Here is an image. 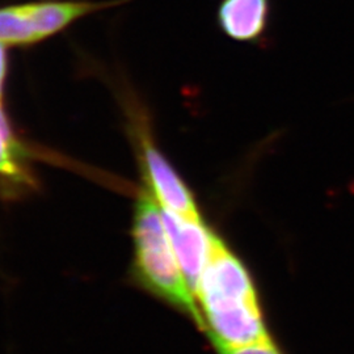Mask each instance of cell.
Returning <instances> with one entry per match:
<instances>
[{
  "mask_svg": "<svg viewBox=\"0 0 354 354\" xmlns=\"http://www.w3.org/2000/svg\"><path fill=\"white\" fill-rule=\"evenodd\" d=\"M133 238L140 282L168 304L180 308L203 329L194 294L185 281L165 230L162 209L150 187L140 190L136 205Z\"/></svg>",
  "mask_w": 354,
  "mask_h": 354,
  "instance_id": "6da1fadb",
  "label": "cell"
},
{
  "mask_svg": "<svg viewBox=\"0 0 354 354\" xmlns=\"http://www.w3.org/2000/svg\"><path fill=\"white\" fill-rule=\"evenodd\" d=\"M160 209L178 266L190 290L196 297V290L203 270L214 254L221 239L210 228L203 225V219H187L162 206Z\"/></svg>",
  "mask_w": 354,
  "mask_h": 354,
  "instance_id": "7a4b0ae2",
  "label": "cell"
},
{
  "mask_svg": "<svg viewBox=\"0 0 354 354\" xmlns=\"http://www.w3.org/2000/svg\"><path fill=\"white\" fill-rule=\"evenodd\" d=\"M142 152L146 178L159 205L183 218L201 221L188 187L149 138L142 140Z\"/></svg>",
  "mask_w": 354,
  "mask_h": 354,
  "instance_id": "3957f363",
  "label": "cell"
},
{
  "mask_svg": "<svg viewBox=\"0 0 354 354\" xmlns=\"http://www.w3.org/2000/svg\"><path fill=\"white\" fill-rule=\"evenodd\" d=\"M270 0H221L216 11L222 32L235 41L250 42L266 33Z\"/></svg>",
  "mask_w": 354,
  "mask_h": 354,
  "instance_id": "277c9868",
  "label": "cell"
},
{
  "mask_svg": "<svg viewBox=\"0 0 354 354\" xmlns=\"http://www.w3.org/2000/svg\"><path fill=\"white\" fill-rule=\"evenodd\" d=\"M106 4L95 3H38L20 6L28 24L35 36L39 39L49 37L59 32L64 26L71 24L74 20L102 10Z\"/></svg>",
  "mask_w": 354,
  "mask_h": 354,
  "instance_id": "5b68a950",
  "label": "cell"
},
{
  "mask_svg": "<svg viewBox=\"0 0 354 354\" xmlns=\"http://www.w3.org/2000/svg\"><path fill=\"white\" fill-rule=\"evenodd\" d=\"M0 175L16 181H26V155L20 143L15 140L11 127L0 102Z\"/></svg>",
  "mask_w": 354,
  "mask_h": 354,
  "instance_id": "8992f818",
  "label": "cell"
},
{
  "mask_svg": "<svg viewBox=\"0 0 354 354\" xmlns=\"http://www.w3.org/2000/svg\"><path fill=\"white\" fill-rule=\"evenodd\" d=\"M37 38L21 12L20 6L0 8V44L29 45Z\"/></svg>",
  "mask_w": 354,
  "mask_h": 354,
  "instance_id": "52a82bcc",
  "label": "cell"
},
{
  "mask_svg": "<svg viewBox=\"0 0 354 354\" xmlns=\"http://www.w3.org/2000/svg\"><path fill=\"white\" fill-rule=\"evenodd\" d=\"M218 352L219 354H283L272 339L245 345V346L222 348V349H218Z\"/></svg>",
  "mask_w": 354,
  "mask_h": 354,
  "instance_id": "ba28073f",
  "label": "cell"
},
{
  "mask_svg": "<svg viewBox=\"0 0 354 354\" xmlns=\"http://www.w3.org/2000/svg\"><path fill=\"white\" fill-rule=\"evenodd\" d=\"M4 75H6V53L3 49V44H0V102H1V89H3Z\"/></svg>",
  "mask_w": 354,
  "mask_h": 354,
  "instance_id": "9c48e42d",
  "label": "cell"
}]
</instances>
